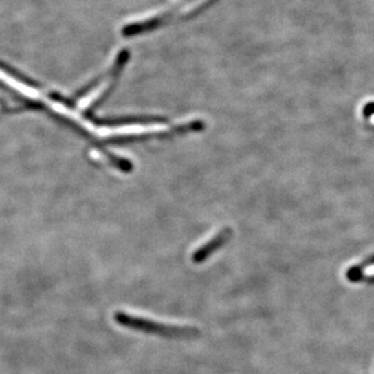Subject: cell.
I'll return each mask as SVG.
<instances>
[{"instance_id":"cell-2","label":"cell","mask_w":374,"mask_h":374,"mask_svg":"<svg viewBox=\"0 0 374 374\" xmlns=\"http://www.w3.org/2000/svg\"><path fill=\"white\" fill-rule=\"evenodd\" d=\"M233 230L230 228H224L219 233L216 234L208 243H204L203 246L197 248L195 252L192 253V259L194 263H204L210 256L217 251L218 248H222L226 243L232 238Z\"/></svg>"},{"instance_id":"cell-1","label":"cell","mask_w":374,"mask_h":374,"mask_svg":"<svg viewBox=\"0 0 374 374\" xmlns=\"http://www.w3.org/2000/svg\"><path fill=\"white\" fill-rule=\"evenodd\" d=\"M114 320L118 324L129 329L143 332V333L154 334L166 338H192L200 333L195 327H181L173 324H160L152 320L143 319L140 316L130 315L124 311L114 314Z\"/></svg>"},{"instance_id":"cell-3","label":"cell","mask_w":374,"mask_h":374,"mask_svg":"<svg viewBox=\"0 0 374 374\" xmlns=\"http://www.w3.org/2000/svg\"><path fill=\"white\" fill-rule=\"evenodd\" d=\"M369 267H374V254L364 259L361 263L350 267L345 273V278H348L350 283H360V280L364 276V270Z\"/></svg>"}]
</instances>
